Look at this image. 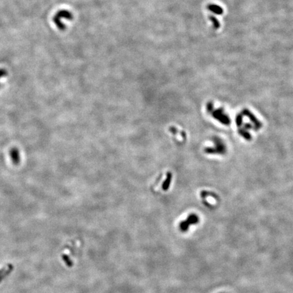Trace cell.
I'll use <instances>...</instances> for the list:
<instances>
[{
    "label": "cell",
    "mask_w": 293,
    "mask_h": 293,
    "mask_svg": "<svg viewBox=\"0 0 293 293\" xmlns=\"http://www.w3.org/2000/svg\"><path fill=\"white\" fill-rule=\"evenodd\" d=\"M62 259H63L64 262L65 263V264L68 266V267H72L73 262L71 260V259L69 258V256L67 255V254H63V255H62Z\"/></svg>",
    "instance_id": "cell-4"
},
{
    "label": "cell",
    "mask_w": 293,
    "mask_h": 293,
    "mask_svg": "<svg viewBox=\"0 0 293 293\" xmlns=\"http://www.w3.org/2000/svg\"><path fill=\"white\" fill-rule=\"evenodd\" d=\"M171 178H172L171 173H168L166 179H165V181H164V183H163V184H162V189H164V191H166V189L169 187L170 183V181H171Z\"/></svg>",
    "instance_id": "cell-3"
},
{
    "label": "cell",
    "mask_w": 293,
    "mask_h": 293,
    "mask_svg": "<svg viewBox=\"0 0 293 293\" xmlns=\"http://www.w3.org/2000/svg\"><path fill=\"white\" fill-rule=\"evenodd\" d=\"M14 269V266L12 264H8L0 269V283L4 280L8 275H10Z\"/></svg>",
    "instance_id": "cell-2"
},
{
    "label": "cell",
    "mask_w": 293,
    "mask_h": 293,
    "mask_svg": "<svg viewBox=\"0 0 293 293\" xmlns=\"http://www.w3.org/2000/svg\"><path fill=\"white\" fill-rule=\"evenodd\" d=\"M199 222V218L198 216L196 215V214H192L191 215H189L188 216L187 218L185 221H182L180 223L179 228L181 231H187L188 229H189V226H191V225H195L198 223Z\"/></svg>",
    "instance_id": "cell-1"
}]
</instances>
